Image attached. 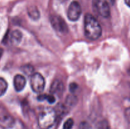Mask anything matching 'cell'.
<instances>
[{
	"label": "cell",
	"mask_w": 130,
	"mask_h": 129,
	"mask_svg": "<svg viewBox=\"0 0 130 129\" xmlns=\"http://www.w3.org/2000/svg\"><path fill=\"white\" fill-rule=\"evenodd\" d=\"M84 29L85 36L90 40H96L102 35V27L95 16L87 13L85 16Z\"/></svg>",
	"instance_id": "cell-1"
},
{
	"label": "cell",
	"mask_w": 130,
	"mask_h": 129,
	"mask_svg": "<svg viewBox=\"0 0 130 129\" xmlns=\"http://www.w3.org/2000/svg\"><path fill=\"white\" fill-rule=\"evenodd\" d=\"M57 120V112L52 108H46L39 113L38 123L40 129H50Z\"/></svg>",
	"instance_id": "cell-2"
},
{
	"label": "cell",
	"mask_w": 130,
	"mask_h": 129,
	"mask_svg": "<svg viewBox=\"0 0 130 129\" xmlns=\"http://www.w3.org/2000/svg\"><path fill=\"white\" fill-rule=\"evenodd\" d=\"M93 6L95 11L100 16L104 18L110 16V3L107 0H93Z\"/></svg>",
	"instance_id": "cell-3"
},
{
	"label": "cell",
	"mask_w": 130,
	"mask_h": 129,
	"mask_svg": "<svg viewBox=\"0 0 130 129\" xmlns=\"http://www.w3.org/2000/svg\"><path fill=\"white\" fill-rule=\"evenodd\" d=\"M30 87L33 92L36 93H41L45 87V80L41 74L39 73H34L30 76Z\"/></svg>",
	"instance_id": "cell-4"
},
{
	"label": "cell",
	"mask_w": 130,
	"mask_h": 129,
	"mask_svg": "<svg viewBox=\"0 0 130 129\" xmlns=\"http://www.w3.org/2000/svg\"><path fill=\"white\" fill-rule=\"evenodd\" d=\"M50 23L56 31L62 34H66L68 31V27L65 20L61 16L53 15L50 16Z\"/></svg>",
	"instance_id": "cell-5"
},
{
	"label": "cell",
	"mask_w": 130,
	"mask_h": 129,
	"mask_svg": "<svg viewBox=\"0 0 130 129\" xmlns=\"http://www.w3.org/2000/svg\"><path fill=\"white\" fill-rule=\"evenodd\" d=\"M81 13L82 9L80 4L77 1H72L67 10V17L71 21H77L79 18Z\"/></svg>",
	"instance_id": "cell-6"
},
{
	"label": "cell",
	"mask_w": 130,
	"mask_h": 129,
	"mask_svg": "<svg viewBox=\"0 0 130 129\" xmlns=\"http://www.w3.org/2000/svg\"><path fill=\"white\" fill-rule=\"evenodd\" d=\"M15 125V120L8 114L0 115V126L4 129L11 128Z\"/></svg>",
	"instance_id": "cell-7"
},
{
	"label": "cell",
	"mask_w": 130,
	"mask_h": 129,
	"mask_svg": "<svg viewBox=\"0 0 130 129\" xmlns=\"http://www.w3.org/2000/svg\"><path fill=\"white\" fill-rule=\"evenodd\" d=\"M25 84H26V80L23 75L18 74L14 77L13 85L14 88L16 91L20 92L22 91L25 87Z\"/></svg>",
	"instance_id": "cell-8"
},
{
	"label": "cell",
	"mask_w": 130,
	"mask_h": 129,
	"mask_svg": "<svg viewBox=\"0 0 130 129\" xmlns=\"http://www.w3.org/2000/svg\"><path fill=\"white\" fill-rule=\"evenodd\" d=\"M51 93L52 94H61L63 91V83L59 80H55L52 83L50 87Z\"/></svg>",
	"instance_id": "cell-9"
},
{
	"label": "cell",
	"mask_w": 130,
	"mask_h": 129,
	"mask_svg": "<svg viewBox=\"0 0 130 129\" xmlns=\"http://www.w3.org/2000/svg\"><path fill=\"white\" fill-rule=\"evenodd\" d=\"M22 39V34L19 30H15L10 34V40L13 45H17L21 42Z\"/></svg>",
	"instance_id": "cell-10"
},
{
	"label": "cell",
	"mask_w": 130,
	"mask_h": 129,
	"mask_svg": "<svg viewBox=\"0 0 130 129\" xmlns=\"http://www.w3.org/2000/svg\"><path fill=\"white\" fill-rule=\"evenodd\" d=\"M28 15L32 20H38L40 17V13L36 6H31L28 9Z\"/></svg>",
	"instance_id": "cell-11"
},
{
	"label": "cell",
	"mask_w": 130,
	"mask_h": 129,
	"mask_svg": "<svg viewBox=\"0 0 130 129\" xmlns=\"http://www.w3.org/2000/svg\"><path fill=\"white\" fill-rule=\"evenodd\" d=\"M21 70L25 73L26 75L30 77L35 72H34V69L33 67L30 64H25L23 67H22Z\"/></svg>",
	"instance_id": "cell-12"
},
{
	"label": "cell",
	"mask_w": 130,
	"mask_h": 129,
	"mask_svg": "<svg viewBox=\"0 0 130 129\" xmlns=\"http://www.w3.org/2000/svg\"><path fill=\"white\" fill-rule=\"evenodd\" d=\"M8 88V83L4 78H0V97L3 96Z\"/></svg>",
	"instance_id": "cell-13"
},
{
	"label": "cell",
	"mask_w": 130,
	"mask_h": 129,
	"mask_svg": "<svg viewBox=\"0 0 130 129\" xmlns=\"http://www.w3.org/2000/svg\"><path fill=\"white\" fill-rule=\"evenodd\" d=\"M77 101V97L74 95H69L67 96L66 99V103L67 106H73L76 104Z\"/></svg>",
	"instance_id": "cell-14"
},
{
	"label": "cell",
	"mask_w": 130,
	"mask_h": 129,
	"mask_svg": "<svg viewBox=\"0 0 130 129\" xmlns=\"http://www.w3.org/2000/svg\"><path fill=\"white\" fill-rule=\"evenodd\" d=\"M96 129H110V126L106 120H103L98 123Z\"/></svg>",
	"instance_id": "cell-15"
},
{
	"label": "cell",
	"mask_w": 130,
	"mask_h": 129,
	"mask_svg": "<svg viewBox=\"0 0 130 129\" xmlns=\"http://www.w3.org/2000/svg\"><path fill=\"white\" fill-rule=\"evenodd\" d=\"M74 120L72 118H69L65 121L63 125V129H72L74 126Z\"/></svg>",
	"instance_id": "cell-16"
},
{
	"label": "cell",
	"mask_w": 130,
	"mask_h": 129,
	"mask_svg": "<svg viewBox=\"0 0 130 129\" xmlns=\"http://www.w3.org/2000/svg\"><path fill=\"white\" fill-rule=\"evenodd\" d=\"M79 129H92L91 126L86 121H83L79 125Z\"/></svg>",
	"instance_id": "cell-17"
},
{
	"label": "cell",
	"mask_w": 130,
	"mask_h": 129,
	"mask_svg": "<svg viewBox=\"0 0 130 129\" xmlns=\"http://www.w3.org/2000/svg\"><path fill=\"white\" fill-rule=\"evenodd\" d=\"M46 100H47L50 104H53L55 102V97L53 95H46Z\"/></svg>",
	"instance_id": "cell-18"
},
{
	"label": "cell",
	"mask_w": 130,
	"mask_h": 129,
	"mask_svg": "<svg viewBox=\"0 0 130 129\" xmlns=\"http://www.w3.org/2000/svg\"><path fill=\"white\" fill-rule=\"evenodd\" d=\"M77 87H78V85H77V83H74V82H73V83H71L69 85L70 91H71L72 93H74L75 91H76Z\"/></svg>",
	"instance_id": "cell-19"
},
{
	"label": "cell",
	"mask_w": 130,
	"mask_h": 129,
	"mask_svg": "<svg viewBox=\"0 0 130 129\" xmlns=\"http://www.w3.org/2000/svg\"><path fill=\"white\" fill-rule=\"evenodd\" d=\"M125 117L126 120L130 122V106L125 110Z\"/></svg>",
	"instance_id": "cell-20"
},
{
	"label": "cell",
	"mask_w": 130,
	"mask_h": 129,
	"mask_svg": "<svg viewBox=\"0 0 130 129\" xmlns=\"http://www.w3.org/2000/svg\"><path fill=\"white\" fill-rule=\"evenodd\" d=\"M126 5L130 8V0H124Z\"/></svg>",
	"instance_id": "cell-21"
},
{
	"label": "cell",
	"mask_w": 130,
	"mask_h": 129,
	"mask_svg": "<svg viewBox=\"0 0 130 129\" xmlns=\"http://www.w3.org/2000/svg\"><path fill=\"white\" fill-rule=\"evenodd\" d=\"M107 1H109V3H110V5H113L114 4V3H115L116 0H107Z\"/></svg>",
	"instance_id": "cell-22"
},
{
	"label": "cell",
	"mask_w": 130,
	"mask_h": 129,
	"mask_svg": "<svg viewBox=\"0 0 130 129\" xmlns=\"http://www.w3.org/2000/svg\"><path fill=\"white\" fill-rule=\"evenodd\" d=\"M3 53V49L2 48H0V59H1V56H2Z\"/></svg>",
	"instance_id": "cell-23"
},
{
	"label": "cell",
	"mask_w": 130,
	"mask_h": 129,
	"mask_svg": "<svg viewBox=\"0 0 130 129\" xmlns=\"http://www.w3.org/2000/svg\"><path fill=\"white\" fill-rule=\"evenodd\" d=\"M128 73H129V74L130 75V68H129V70H128Z\"/></svg>",
	"instance_id": "cell-24"
}]
</instances>
